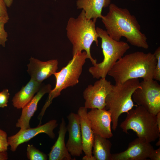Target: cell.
<instances>
[{
  "label": "cell",
  "instance_id": "6da1fadb",
  "mask_svg": "<svg viewBox=\"0 0 160 160\" xmlns=\"http://www.w3.org/2000/svg\"><path fill=\"white\" fill-rule=\"evenodd\" d=\"M101 18L107 32L113 39L120 41L125 37L131 44L147 49V38L141 31V26L135 16L127 8H122L114 3L109 6V11Z\"/></svg>",
  "mask_w": 160,
  "mask_h": 160
},
{
  "label": "cell",
  "instance_id": "7a4b0ae2",
  "mask_svg": "<svg viewBox=\"0 0 160 160\" xmlns=\"http://www.w3.org/2000/svg\"><path fill=\"white\" fill-rule=\"evenodd\" d=\"M156 63L154 53L137 51L124 56L118 60L108 75L113 79L115 84L133 79H153Z\"/></svg>",
  "mask_w": 160,
  "mask_h": 160
},
{
  "label": "cell",
  "instance_id": "3957f363",
  "mask_svg": "<svg viewBox=\"0 0 160 160\" xmlns=\"http://www.w3.org/2000/svg\"><path fill=\"white\" fill-rule=\"evenodd\" d=\"M96 21L87 18L82 9L77 18H69L66 28L67 37L72 45L73 56L84 50L87 58L93 65L97 63V61L92 57L90 48L94 42L98 45L99 36L95 27Z\"/></svg>",
  "mask_w": 160,
  "mask_h": 160
},
{
  "label": "cell",
  "instance_id": "277c9868",
  "mask_svg": "<svg viewBox=\"0 0 160 160\" xmlns=\"http://www.w3.org/2000/svg\"><path fill=\"white\" fill-rule=\"evenodd\" d=\"M140 87L138 79H129L122 83L112 85L105 99V108L111 113L113 130L117 128L120 115L127 112L134 106H138L134 105L132 97L135 90Z\"/></svg>",
  "mask_w": 160,
  "mask_h": 160
},
{
  "label": "cell",
  "instance_id": "5b68a950",
  "mask_svg": "<svg viewBox=\"0 0 160 160\" xmlns=\"http://www.w3.org/2000/svg\"><path fill=\"white\" fill-rule=\"evenodd\" d=\"M87 59V56L85 51L78 52L73 56L72 59L65 66L53 74L56 79L55 85L49 93L47 100L38 116L40 122H41L46 109L51 104L53 100L60 96L63 89L73 87L79 83L83 67Z\"/></svg>",
  "mask_w": 160,
  "mask_h": 160
},
{
  "label": "cell",
  "instance_id": "8992f818",
  "mask_svg": "<svg viewBox=\"0 0 160 160\" xmlns=\"http://www.w3.org/2000/svg\"><path fill=\"white\" fill-rule=\"evenodd\" d=\"M127 113L125 119L120 126L123 132L127 134L129 130H132L136 133L138 137L150 143L160 137V131L157 125L156 115L140 105Z\"/></svg>",
  "mask_w": 160,
  "mask_h": 160
},
{
  "label": "cell",
  "instance_id": "52a82bcc",
  "mask_svg": "<svg viewBox=\"0 0 160 160\" xmlns=\"http://www.w3.org/2000/svg\"><path fill=\"white\" fill-rule=\"evenodd\" d=\"M97 32L101 39V47L103 55V61L89 68V71L94 78H105L116 62L124 56L130 48L128 44L117 41L111 37L106 30L97 27Z\"/></svg>",
  "mask_w": 160,
  "mask_h": 160
},
{
  "label": "cell",
  "instance_id": "ba28073f",
  "mask_svg": "<svg viewBox=\"0 0 160 160\" xmlns=\"http://www.w3.org/2000/svg\"><path fill=\"white\" fill-rule=\"evenodd\" d=\"M140 86L133 92L132 100L137 105L156 115L160 112V85L153 79L143 80Z\"/></svg>",
  "mask_w": 160,
  "mask_h": 160
},
{
  "label": "cell",
  "instance_id": "9c48e42d",
  "mask_svg": "<svg viewBox=\"0 0 160 160\" xmlns=\"http://www.w3.org/2000/svg\"><path fill=\"white\" fill-rule=\"evenodd\" d=\"M112 86L110 82L105 78H100L93 85H88L83 93L84 107L87 109L104 108L105 99Z\"/></svg>",
  "mask_w": 160,
  "mask_h": 160
},
{
  "label": "cell",
  "instance_id": "30bf717a",
  "mask_svg": "<svg viewBox=\"0 0 160 160\" xmlns=\"http://www.w3.org/2000/svg\"><path fill=\"white\" fill-rule=\"evenodd\" d=\"M57 125V121L53 119L35 128L20 129L15 135L8 137L10 150L13 152L15 151L19 145L28 141L39 134L44 133L50 138H55V135L53 130Z\"/></svg>",
  "mask_w": 160,
  "mask_h": 160
},
{
  "label": "cell",
  "instance_id": "8fae6325",
  "mask_svg": "<svg viewBox=\"0 0 160 160\" xmlns=\"http://www.w3.org/2000/svg\"><path fill=\"white\" fill-rule=\"evenodd\" d=\"M154 150L150 143L137 137L129 144L125 151L112 154V160H145L149 158Z\"/></svg>",
  "mask_w": 160,
  "mask_h": 160
},
{
  "label": "cell",
  "instance_id": "7c38bea8",
  "mask_svg": "<svg viewBox=\"0 0 160 160\" xmlns=\"http://www.w3.org/2000/svg\"><path fill=\"white\" fill-rule=\"evenodd\" d=\"M91 128L94 134L107 139L113 136L111 130L110 112L105 108L91 109L87 113Z\"/></svg>",
  "mask_w": 160,
  "mask_h": 160
},
{
  "label": "cell",
  "instance_id": "4fadbf2b",
  "mask_svg": "<svg viewBox=\"0 0 160 160\" xmlns=\"http://www.w3.org/2000/svg\"><path fill=\"white\" fill-rule=\"evenodd\" d=\"M68 123L67 126L69 137L66 144L71 156H80L82 153V139L79 116L71 112L67 116Z\"/></svg>",
  "mask_w": 160,
  "mask_h": 160
},
{
  "label": "cell",
  "instance_id": "5bb4252c",
  "mask_svg": "<svg viewBox=\"0 0 160 160\" xmlns=\"http://www.w3.org/2000/svg\"><path fill=\"white\" fill-rule=\"evenodd\" d=\"M29 60L27 71L31 78L40 83L53 75L58 69V61L57 59L42 61L31 57Z\"/></svg>",
  "mask_w": 160,
  "mask_h": 160
},
{
  "label": "cell",
  "instance_id": "9a60e30c",
  "mask_svg": "<svg viewBox=\"0 0 160 160\" xmlns=\"http://www.w3.org/2000/svg\"><path fill=\"white\" fill-rule=\"evenodd\" d=\"M87 108L84 106L79 108L77 111L79 119L82 139V149L85 156L83 160H95L92 155L94 133L87 116Z\"/></svg>",
  "mask_w": 160,
  "mask_h": 160
},
{
  "label": "cell",
  "instance_id": "2e32d148",
  "mask_svg": "<svg viewBox=\"0 0 160 160\" xmlns=\"http://www.w3.org/2000/svg\"><path fill=\"white\" fill-rule=\"evenodd\" d=\"M51 88L50 84L41 85L37 94L22 108L21 116L16 124V127L22 129L30 127V121L37 109L38 102L45 94L49 92Z\"/></svg>",
  "mask_w": 160,
  "mask_h": 160
},
{
  "label": "cell",
  "instance_id": "e0dca14e",
  "mask_svg": "<svg viewBox=\"0 0 160 160\" xmlns=\"http://www.w3.org/2000/svg\"><path fill=\"white\" fill-rule=\"evenodd\" d=\"M67 127L62 118L60 125L58 138L48 154L49 160H72L71 155L67 150L65 143Z\"/></svg>",
  "mask_w": 160,
  "mask_h": 160
},
{
  "label": "cell",
  "instance_id": "ac0fdd59",
  "mask_svg": "<svg viewBox=\"0 0 160 160\" xmlns=\"http://www.w3.org/2000/svg\"><path fill=\"white\" fill-rule=\"evenodd\" d=\"M41 85L42 83L31 78L13 97L12 101L14 107L18 109L22 108L33 98Z\"/></svg>",
  "mask_w": 160,
  "mask_h": 160
},
{
  "label": "cell",
  "instance_id": "d6986e66",
  "mask_svg": "<svg viewBox=\"0 0 160 160\" xmlns=\"http://www.w3.org/2000/svg\"><path fill=\"white\" fill-rule=\"evenodd\" d=\"M111 0H77L76 6L78 9H82L88 19L97 20L101 18L102 10L109 6Z\"/></svg>",
  "mask_w": 160,
  "mask_h": 160
},
{
  "label": "cell",
  "instance_id": "ffe728a7",
  "mask_svg": "<svg viewBox=\"0 0 160 160\" xmlns=\"http://www.w3.org/2000/svg\"><path fill=\"white\" fill-rule=\"evenodd\" d=\"M112 145L108 139L94 133L92 152L95 160H112Z\"/></svg>",
  "mask_w": 160,
  "mask_h": 160
},
{
  "label": "cell",
  "instance_id": "44dd1931",
  "mask_svg": "<svg viewBox=\"0 0 160 160\" xmlns=\"http://www.w3.org/2000/svg\"><path fill=\"white\" fill-rule=\"evenodd\" d=\"M27 156L30 160H46L47 155L37 149L33 145L28 144L27 148Z\"/></svg>",
  "mask_w": 160,
  "mask_h": 160
},
{
  "label": "cell",
  "instance_id": "7402d4cb",
  "mask_svg": "<svg viewBox=\"0 0 160 160\" xmlns=\"http://www.w3.org/2000/svg\"><path fill=\"white\" fill-rule=\"evenodd\" d=\"M9 16L0 17V45L5 47L7 40L8 34L4 29V25L9 20Z\"/></svg>",
  "mask_w": 160,
  "mask_h": 160
},
{
  "label": "cell",
  "instance_id": "603a6c76",
  "mask_svg": "<svg viewBox=\"0 0 160 160\" xmlns=\"http://www.w3.org/2000/svg\"><path fill=\"white\" fill-rule=\"evenodd\" d=\"M154 54L157 60L154 74L153 79L160 81V47H159L155 51Z\"/></svg>",
  "mask_w": 160,
  "mask_h": 160
},
{
  "label": "cell",
  "instance_id": "cb8c5ba5",
  "mask_svg": "<svg viewBox=\"0 0 160 160\" xmlns=\"http://www.w3.org/2000/svg\"><path fill=\"white\" fill-rule=\"evenodd\" d=\"M9 145L7 133L0 129V152L7 151Z\"/></svg>",
  "mask_w": 160,
  "mask_h": 160
},
{
  "label": "cell",
  "instance_id": "d4e9b609",
  "mask_svg": "<svg viewBox=\"0 0 160 160\" xmlns=\"http://www.w3.org/2000/svg\"><path fill=\"white\" fill-rule=\"evenodd\" d=\"M9 95L7 89H4L0 92V108H4L7 106Z\"/></svg>",
  "mask_w": 160,
  "mask_h": 160
},
{
  "label": "cell",
  "instance_id": "484cf974",
  "mask_svg": "<svg viewBox=\"0 0 160 160\" xmlns=\"http://www.w3.org/2000/svg\"><path fill=\"white\" fill-rule=\"evenodd\" d=\"M7 6L3 0H0V17L9 16Z\"/></svg>",
  "mask_w": 160,
  "mask_h": 160
},
{
  "label": "cell",
  "instance_id": "4316f807",
  "mask_svg": "<svg viewBox=\"0 0 160 160\" xmlns=\"http://www.w3.org/2000/svg\"><path fill=\"white\" fill-rule=\"evenodd\" d=\"M149 158L151 160H160V147L158 149H154Z\"/></svg>",
  "mask_w": 160,
  "mask_h": 160
},
{
  "label": "cell",
  "instance_id": "83f0119b",
  "mask_svg": "<svg viewBox=\"0 0 160 160\" xmlns=\"http://www.w3.org/2000/svg\"><path fill=\"white\" fill-rule=\"evenodd\" d=\"M8 159V156L7 151L0 152V160H7Z\"/></svg>",
  "mask_w": 160,
  "mask_h": 160
},
{
  "label": "cell",
  "instance_id": "f1b7e54d",
  "mask_svg": "<svg viewBox=\"0 0 160 160\" xmlns=\"http://www.w3.org/2000/svg\"><path fill=\"white\" fill-rule=\"evenodd\" d=\"M156 116L157 125L160 131V112H158Z\"/></svg>",
  "mask_w": 160,
  "mask_h": 160
},
{
  "label": "cell",
  "instance_id": "f546056e",
  "mask_svg": "<svg viewBox=\"0 0 160 160\" xmlns=\"http://www.w3.org/2000/svg\"><path fill=\"white\" fill-rule=\"evenodd\" d=\"M5 2L6 6L9 7L12 4L13 0H3Z\"/></svg>",
  "mask_w": 160,
  "mask_h": 160
},
{
  "label": "cell",
  "instance_id": "4dcf8cb0",
  "mask_svg": "<svg viewBox=\"0 0 160 160\" xmlns=\"http://www.w3.org/2000/svg\"><path fill=\"white\" fill-rule=\"evenodd\" d=\"M160 144V137L159 138V140L158 141L157 143L156 144V145L157 146H159Z\"/></svg>",
  "mask_w": 160,
  "mask_h": 160
},
{
  "label": "cell",
  "instance_id": "1f68e13d",
  "mask_svg": "<svg viewBox=\"0 0 160 160\" xmlns=\"http://www.w3.org/2000/svg\"><path fill=\"white\" fill-rule=\"evenodd\" d=\"M132 0L133 1H136V0Z\"/></svg>",
  "mask_w": 160,
  "mask_h": 160
}]
</instances>
